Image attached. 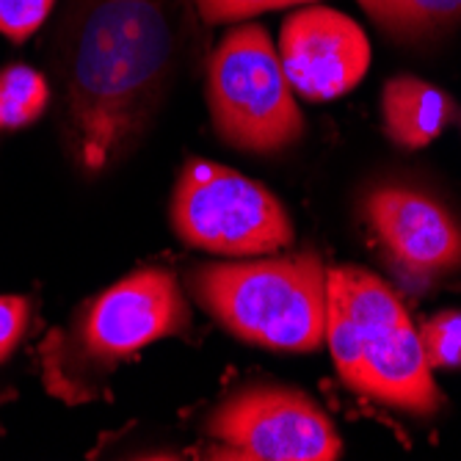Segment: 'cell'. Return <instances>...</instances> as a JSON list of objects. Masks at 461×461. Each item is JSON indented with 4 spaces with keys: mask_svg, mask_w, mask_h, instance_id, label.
Listing matches in <instances>:
<instances>
[{
    "mask_svg": "<svg viewBox=\"0 0 461 461\" xmlns=\"http://www.w3.org/2000/svg\"><path fill=\"white\" fill-rule=\"evenodd\" d=\"M175 48V0H69L56 67L67 144L86 175L103 172L147 128Z\"/></svg>",
    "mask_w": 461,
    "mask_h": 461,
    "instance_id": "6da1fadb",
    "label": "cell"
},
{
    "mask_svg": "<svg viewBox=\"0 0 461 461\" xmlns=\"http://www.w3.org/2000/svg\"><path fill=\"white\" fill-rule=\"evenodd\" d=\"M348 390L387 406L434 414L445 398L437 390L398 293L373 271L340 266L326 271V340Z\"/></svg>",
    "mask_w": 461,
    "mask_h": 461,
    "instance_id": "7a4b0ae2",
    "label": "cell"
},
{
    "mask_svg": "<svg viewBox=\"0 0 461 461\" xmlns=\"http://www.w3.org/2000/svg\"><path fill=\"white\" fill-rule=\"evenodd\" d=\"M191 285L196 302L251 346L307 354L326 340V268L312 251L207 263Z\"/></svg>",
    "mask_w": 461,
    "mask_h": 461,
    "instance_id": "3957f363",
    "label": "cell"
},
{
    "mask_svg": "<svg viewBox=\"0 0 461 461\" xmlns=\"http://www.w3.org/2000/svg\"><path fill=\"white\" fill-rule=\"evenodd\" d=\"M188 321L185 296L169 271H136L92 299L41 351L48 384L64 398L86 395L92 379L160 338L183 334Z\"/></svg>",
    "mask_w": 461,
    "mask_h": 461,
    "instance_id": "277c9868",
    "label": "cell"
},
{
    "mask_svg": "<svg viewBox=\"0 0 461 461\" xmlns=\"http://www.w3.org/2000/svg\"><path fill=\"white\" fill-rule=\"evenodd\" d=\"M207 103L219 136L243 152H279L304 133L296 92L260 25H238L219 41L207 64Z\"/></svg>",
    "mask_w": 461,
    "mask_h": 461,
    "instance_id": "5b68a950",
    "label": "cell"
},
{
    "mask_svg": "<svg viewBox=\"0 0 461 461\" xmlns=\"http://www.w3.org/2000/svg\"><path fill=\"white\" fill-rule=\"evenodd\" d=\"M172 224L196 249L227 258H258L293 243L285 204L230 166L188 160L175 188Z\"/></svg>",
    "mask_w": 461,
    "mask_h": 461,
    "instance_id": "8992f818",
    "label": "cell"
},
{
    "mask_svg": "<svg viewBox=\"0 0 461 461\" xmlns=\"http://www.w3.org/2000/svg\"><path fill=\"white\" fill-rule=\"evenodd\" d=\"M221 456L258 461H334L340 434L326 411L293 387H246L230 395L207 420Z\"/></svg>",
    "mask_w": 461,
    "mask_h": 461,
    "instance_id": "52a82bcc",
    "label": "cell"
},
{
    "mask_svg": "<svg viewBox=\"0 0 461 461\" xmlns=\"http://www.w3.org/2000/svg\"><path fill=\"white\" fill-rule=\"evenodd\" d=\"M367 224L406 282H431L461 268V224L434 196L382 185L365 199Z\"/></svg>",
    "mask_w": 461,
    "mask_h": 461,
    "instance_id": "ba28073f",
    "label": "cell"
},
{
    "mask_svg": "<svg viewBox=\"0 0 461 461\" xmlns=\"http://www.w3.org/2000/svg\"><path fill=\"white\" fill-rule=\"evenodd\" d=\"M276 50L293 92L310 103L348 95L370 67V41L359 23L326 6L290 14Z\"/></svg>",
    "mask_w": 461,
    "mask_h": 461,
    "instance_id": "9c48e42d",
    "label": "cell"
},
{
    "mask_svg": "<svg viewBox=\"0 0 461 461\" xmlns=\"http://www.w3.org/2000/svg\"><path fill=\"white\" fill-rule=\"evenodd\" d=\"M382 113L384 131L398 147L423 149L450 124L456 103L447 92L423 77L395 75L384 83Z\"/></svg>",
    "mask_w": 461,
    "mask_h": 461,
    "instance_id": "30bf717a",
    "label": "cell"
},
{
    "mask_svg": "<svg viewBox=\"0 0 461 461\" xmlns=\"http://www.w3.org/2000/svg\"><path fill=\"white\" fill-rule=\"evenodd\" d=\"M359 6L398 41L431 39L461 20V0H359Z\"/></svg>",
    "mask_w": 461,
    "mask_h": 461,
    "instance_id": "8fae6325",
    "label": "cell"
},
{
    "mask_svg": "<svg viewBox=\"0 0 461 461\" xmlns=\"http://www.w3.org/2000/svg\"><path fill=\"white\" fill-rule=\"evenodd\" d=\"M50 103L48 77L25 64L0 69V128L17 131L33 124Z\"/></svg>",
    "mask_w": 461,
    "mask_h": 461,
    "instance_id": "7c38bea8",
    "label": "cell"
},
{
    "mask_svg": "<svg viewBox=\"0 0 461 461\" xmlns=\"http://www.w3.org/2000/svg\"><path fill=\"white\" fill-rule=\"evenodd\" d=\"M420 343L429 367H439V370L461 367V312L445 310L429 318L420 329Z\"/></svg>",
    "mask_w": 461,
    "mask_h": 461,
    "instance_id": "4fadbf2b",
    "label": "cell"
},
{
    "mask_svg": "<svg viewBox=\"0 0 461 461\" xmlns=\"http://www.w3.org/2000/svg\"><path fill=\"white\" fill-rule=\"evenodd\" d=\"M56 0H0V33L12 41L31 39L50 17Z\"/></svg>",
    "mask_w": 461,
    "mask_h": 461,
    "instance_id": "5bb4252c",
    "label": "cell"
},
{
    "mask_svg": "<svg viewBox=\"0 0 461 461\" xmlns=\"http://www.w3.org/2000/svg\"><path fill=\"white\" fill-rule=\"evenodd\" d=\"M204 23H235L243 17H255L271 9H282V0H194Z\"/></svg>",
    "mask_w": 461,
    "mask_h": 461,
    "instance_id": "9a60e30c",
    "label": "cell"
},
{
    "mask_svg": "<svg viewBox=\"0 0 461 461\" xmlns=\"http://www.w3.org/2000/svg\"><path fill=\"white\" fill-rule=\"evenodd\" d=\"M28 329V299L23 296H0V362L17 348Z\"/></svg>",
    "mask_w": 461,
    "mask_h": 461,
    "instance_id": "2e32d148",
    "label": "cell"
},
{
    "mask_svg": "<svg viewBox=\"0 0 461 461\" xmlns=\"http://www.w3.org/2000/svg\"><path fill=\"white\" fill-rule=\"evenodd\" d=\"M296 4H312V0H282V9L285 6H296Z\"/></svg>",
    "mask_w": 461,
    "mask_h": 461,
    "instance_id": "e0dca14e",
    "label": "cell"
}]
</instances>
